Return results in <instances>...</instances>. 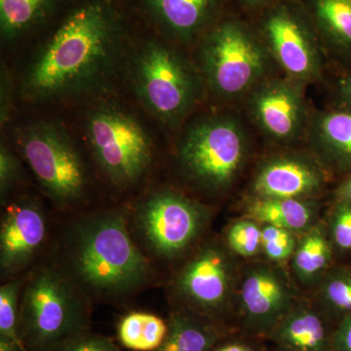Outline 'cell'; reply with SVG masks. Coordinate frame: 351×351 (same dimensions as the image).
I'll return each instance as SVG.
<instances>
[{"label":"cell","instance_id":"9c48e42d","mask_svg":"<svg viewBox=\"0 0 351 351\" xmlns=\"http://www.w3.org/2000/svg\"><path fill=\"white\" fill-rule=\"evenodd\" d=\"M21 152L44 191L60 205L82 199L86 170L68 135L52 123L27 127L18 138Z\"/></svg>","mask_w":351,"mask_h":351},{"label":"cell","instance_id":"5b68a950","mask_svg":"<svg viewBox=\"0 0 351 351\" xmlns=\"http://www.w3.org/2000/svg\"><path fill=\"white\" fill-rule=\"evenodd\" d=\"M86 321L75 284L54 269H41L25 285L19 308V335L39 350H57L82 334Z\"/></svg>","mask_w":351,"mask_h":351},{"label":"cell","instance_id":"6da1fadb","mask_svg":"<svg viewBox=\"0 0 351 351\" xmlns=\"http://www.w3.org/2000/svg\"><path fill=\"white\" fill-rule=\"evenodd\" d=\"M115 46L117 32L106 6L96 2L80 7L58 27L32 64L25 96L51 98L91 84L112 62Z\"/></svg>","mask_w":351,"mask_h":351},{"label":"cell","instance_id":"3957f363","mask_svg":"<svg viewBox=\"0 0 351 351\" xmlns=\"http://www.w3.org/2000/svg\"><path fill=\"white\" fill-rule=\"evenodd\" d=\"M202 78L221 100H244L274 75V62L248 16L228 12L203 34L199 48Z\"/></svg>","mask_w":351,"mask_h":351},{"label":"cell","instance_id":"ffe728a7","mask_svg":"<svg viewBox=\"0 0 351 351\" xmlns=\"http://www.w3.org/2000/svg\"><path fill=\"white\" fill-rule=\"evenodd\" d=\"M246 212L249 218L262 225L279 226L295 234H302L317 223V205L313 198L252 197Z\"/></svg>","mask_w":351,"mask_h":351},{"label":"cell","instance_id":"f546056e","mask_svg":"<svg viewBox=\"0 0 351 351\" xmlns=\"http://www.w3.org/2000/svg\"><path fill=\"white\" fill-rule=\"evenodd\" d=\"M22 176V165L19 158L6 145L0 149V195L2 203L8 197L15 184Z\"/></svg>","mask_w":351,"mask_h":351},{"label":"cell","instance_id":"f1b7e54d","mask_svg":"<svg viewBox=\"0 0 351 351\" xmlns=\"http://www.w3.org/2000/svg\"><path fill=\"white\" fill-rule=\"evenodd\" d=\"M332 242L339 250H351V204L341 202L335 208L331 219Z\"/></svg>","mask_w":351,"mask_h":351},{"label":"cell","instance_id":"4dcf8cb0","mask_svg":"<svg viewBox=\"0 0 351 351\" xmlns=\"http://www.w3.org/2000/svg\"><path fill=\"white\" fill-rule=\"evenodd\" d=\"M58 351H120L112 341L103 337L80 334L69 339Z\"/></svg>","mask_w":351,"mask_h":351},{"label":"cell","instance_id":"7402d4cb","mask_svg":"<svg viewBox=\"0 0 351 351\" xmlns=\"http://www.w3.org/2000/svg\"><path fill=\"white\" fill-rule=\"evenodd\" d=\"M218 332L205 321L188 313L173 314L162 345L156 351H211Z\"/></svg>","mask_w":351,"mask_h":351},{"label":"cell","instance_id":"ba28073f","mask_svg":"<svg viewBox=\"0 0 351 351\" xmlns=\"http://www.w3.org/2000/svg\"><path fill=\"white\" fill-rule=\"evenodd\" d=\"M87 135L97 162L117 186L140 181L151 166V138L126 113L112 108L96 110L88 119Z\"/></svg>","mask_w":351,"mask_h":351},{"label":"cell","instance_id":"4fadbf2b","mask_svg":"<svg viewBox=\"0 0 351 351\" xmlns=\"http://www.w3.org/2000/svg\"><path fill=\"white\" fill-rule=\"evenodd\" d=\"M237 299L249 329L269 334L297 304L294 284L282 267L255 263L237 285Z\"/></svg>","mask_w":351,"mask_h":351},{"label":"cell","instance_id":"74e56055","mask_svg":"<svg viewBox=\"0 0 351 351\" xmlns=\"http://www.w3.org/2000/svg\"><path fill=\"white\" fill-rule=\"evenodd\" d=\"M278 351H291V350H284V348H279V350Z\"/></svg>","mask_w":351,"mask_h":351},{"label":"cell","instance_id":"83f0119b","mask_svg":"<svg viewBox=\"0 0 351 351\" xmlns=\"http://www.w3.org/2000/svg\"><path fill=\"white\" fill-rule=\"evenodd\" d=\"M299 234L271 225H262V252L269 262L283 263L294 255Z\"/></svg>","mask_w":351,"mask_h":351},{"label":"cell","instance_id":"52a82bcc","mask_svg":"<svg viewBox=\"0 0 351 351\" xmlns=\"http://www.w3.org/2000/svg\"><path fill=\"white\" fill-rule=\"evenodd\" d=\"M136 85L145 106L159 119L175 125L199 100L202 78L176 51L151 43L138 57Z\"/></svg>","mask_w":351,"mask_h":351},{"label":"cell","instance_id":"9a60e30c","mask_svg":"<svg viewBox=\"0 0 351 351\" xmlns=\"http://www.w3.org/2000/svg\"><path fill=\"white\" fill-rule=\"evenodd\" d=\"M43 210L32 201L9 205L0 228V265L2 274L24 269L40 249L46 237Z\"/></svg>","mask_w":351,"mask_h":351},{"label":"cell","instance_id":"1f68e13d","mask_svg":"<svg viewBox=\"0 0 351 351\" xmlns=\"http://www.w3.org/2000/svg\"><path fill=\"white\" fill-rule=\"evenodd\" d=\"M332 341V350L336 351H351V314L346 316L339 325Z\"/></svg>","mask_w":351,"mask_h":351},{"label":"cell","instance_id":"ac0fdd59","mask_svg":"<svg viewBox=\"0 0 351 351\" xmlns=\"http://www.w3.org/2000/svg\"><path fill=\"white\" fill-rule=\"evenodd\" d=\"M269 335L284 350L332 351L324 319L304 302H297Z\"/></svg>","mask_w":351,"mask_h":351},{"label":"cell","instance_id":"7c38bea8","mask_svg":"<svg viewBox=\"0 0 351 351\" xmlns=\"http://www.w3.org/2000/svg\"><path fill=\"white\" fill-rule=\"evenodd\" d=\"M232 256L225 247L208 243L184 265L175 280L178 295L207 315L223 313L237 290Z\"/></svg>","mask_w":351,"mask_h":351},{"label":"cell","instance_id":"8d00e7d4","mask_svg":"<svg viewBox=\"0 0 351 351\" xmlns=\"http://www.w3.org/2000/svg\"><path fill=\"white\" fill-rule=\"evenodd\" d=\"M0 351H25L22 346L11 339L0 337Z\"/></svg>","mask_w":351,"mask_h":351},{"label":"cell","instance_id":"484cf974","mask_svg":"<svg viewBox=\"0 0 351 351\" xmlns=\"http://www.w3.org/2000/svg\"><path fill=\"white\" fill-rule=\"evenodd\" d=\"M228 250L240 257L250 258L262 252V223L254 219H239L226 234Z\"/></svg>","mask_w":351,"mask_h":351},{"label":"cell","instance_id":"44dd1931","mask_svg":"<svg viewBox=\"0 0 351 351\" xmlns=\"http://www.w3.org/2000/svg\"><path fill=\"white\" fill-rule=\"evenodd\" d=\"M291 261L300 282L304 285L320 282L332 261L331 241L322 226L316 223L301 234Z\"/></svg>","mask_w":351,"mask_h":351},{"label":"cell","instance_id":"30bf717a","mask_svg":"<svg viewBox=\"0 0 351 351\" xmlns=\"http://www.w3.org/2000/svg\"><path fill=\"white\" fill-rule=\"evenodd\" d=\"M246 110L270 142L288 145L306 138L311 117L304 85L287 76L270 75L247 95Z\"/></svg>","mask_w":351,"mask_h":351},{"label":"cell","instance_id":"8992f818","mask_svg":"<svg viewBox=\"0 0 351 351\" xmlns=\"http://www.w3.org/2000/svg\"><path fill=\"white\" fill-rule=\"evenodd\" d=\"M249 18L284 75L304 86L323 77L327 56L301 0H276Z\"/></svg>","mask_w":351,"mask_h":351},{"label":"cell","instance_id":"836d02e7","mask_svg":"<svg viewBox=\"0 0 351 351\" xmlns=\"http://www.w3.org/2000/svg\"><path fill=\"white\" fill-rule=\"evenodd\" d=\"M237 4L240 13L246 16H252L263 10L276 0H233Z\"/></svg>","mask_w":351,"mask_h":351},{"label":"cell","instance_id":"5bb4252c","mask_svg":"<svg viewBox=\"0 0 351 351\" xmlns=\"http://www.w3.org/2000/svg\"><path fill=\"white\" fill-rule=\"evenodd\" d=\"M326 182V171L315 157L300 154L270 157L252 182V197L313 198Z\"/></svg>","mask_w":351,"mask_h":351},{"label":"cell","instance_id":"d6a6232c","mask_svg":"<svg viewBox=\"0 0 351 351\" xmlns=\"http://www.w3.org/2000/svg\"><path fill=\"white\" fill-rule=\"evenodd\" d=\"M337 106L351 110V69H346L337 84Z\"/></svg>","mask_w":351,"mask_h":351},{"label":"cell","instance_id":"4316f807","mask_svg":"<svg viewBox=\"0 0 351 351\" xmlns=\"http://www.w3.org/2000/svg\"><path fill=\"white\" fill-rule=\"evenodd\" d=\"M21 284V280H13L0 288V337L11 339L24 348L18 332Z\"/></svg>","mask_w":351,"mask_h":351},{"label":"cell","instance_id":"cb8c5ba5","mask_svg":"<svg viewBox=\"0 0 351 351\" xmlns=\"http://www.w3.org/2000/svg\"><path fill=\"white\" fill-rule=\"evenodd\" d=\"M54 0H0L2 36L13 38L36 24Z\"/></svg>","mask_w":351,"mask_h":351},{"label":"cell","instance_id":"8fae6325","mask_svg":"<svg viewBox=\"0 0 351 351\" xmlns=\"http://www.w3.org/2000/svg\"><path fill=\"white\" fill-rule=\"evenodd\" d=\"M207 211L195 201L171 191L149 196L138 209V226L157 255L178 257L206 225Z\"/></svg>","mask_w":351,"mask_h":351},{"label":"cell","instance_id":"d590c367","mask_svg":"<svg viewBox=\"0 0 351 351\" xmlns=\"http://www.w3.org/2000/svg\"><path fill=\"white\" fill-rule=\"evenodd\" d=\"M337 197L341 202L350 203L351 204V175L346 182L339 186L337 191Z\"/></svg>","mask_w":351,"mask_h":351},{"label":"cell","instance_id":"7a4b0ae2","mask_svg":"<svg viewBox=\"0 0 351 351\" xmlns=\"http://www.w3.org/2000/svg\"><path fill=\"white\" fill-rule=\"evenodd\" d=\"M68 265L76 284L100 297L130 293L151 276L149 263L132 240L125 219L112 212L93 215L73 226Z\"/></svg>","mask_w":351,"mask_h":351},{"label":"cell","instance_id":"277c9868","mask_svg":"<svg viewBox=\"0 0 351 351\" xmlns=\"http://www.w3.org/2000/svg\"><path fill=\"white\" fill-rule=\"evenodd\" d=\"M250 138L242 120L232 113L199 120L179 147L182 174L207 193H225L239 179L250 156Z\"/></svg>","mask_w":351,"mask_h":351},{"label":"cell","instance_id":"603a6c76","mask_svg":"<svg viewBox=\"0 0 351 351\" xmlns=\"http://www.w3.org/2000/svg\"><path fill=\"white\" fill-rule=\"evenodd\" d=\"M168 324L154 314L131 313L120 320L117 336L129 350L156 351L167 335Z\"/></svg>","mask_w":351,"mask_h":351},{"label":"cell","instance_id":"2e32d148","mask_svg":"<svg viewBox=\"0 0 351 351\" xmlns=\"http://www.w3.org/2000/svg\"><path fill=\"white\" fill-rule=\"evenodd\" d=\"M311 154L326 172L351 175V110L336 106L311 117L307 131Z\"/></svg>","mask_w":351,"mask_h":351},{"label":"cell","instance_id":"d6986e66","mask_svg":"<svg viewBox=\"0 0 351 351\" xmlns=\"http://www.w3.org/2000/svg\"><path fill=\"white\" fill-rule=\"evenodd\" d=\"M226 0H149L164 27L182 40L206 32L219 19Z\"/></svg>","mask_w":351,"mask_h":351},{"label":"cell","instance_id":"e0dca14e","mask_svg":"<svg viewBox=\"0 0 351 351\" xmlns=\"http://www.w3.org/2000/svg\"><path fill=\"white\" fill-rule=\"evenodd\" d=\"M327 57L351 69V0H301Z\"/></svg>","mask_w":351,"mask_h":351},{"label":"cell","instance_id":"d4e9b609","mask_svg":"<svg viewBox=\"0 0 351 351\" xmlns=\"http://www.w3.org/2000/svg\"><path fill=\"white\" fill-rule=\"evenodd\" d=\"M318 299L330 311L350 315L351 274L345 271L325 274L320 281Z\"/></svg>","mask_w":351,"mask_h":351},{"label":"cell","instance_id":"e575fe53","mask_svg":"<svg viewBox=\"0 0 351 351\" xmlns=\"http://www.w3.org/2000/svg\"><path fill=\"white\" fill-rule=\"evenodd\" d=\"M213 351H260L256 346L243 341H232L215 348Z\"/></svg>","mask_w":351,"mask_h":351}]
</instances>
